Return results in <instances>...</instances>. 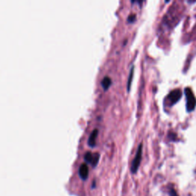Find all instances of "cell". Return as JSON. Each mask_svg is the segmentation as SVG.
Instances as JSON below:
<instances>
[{
	"instance_id": "6da1fadb",
	"label": "cell",
	"mask_w": 196,
	"mask_h": 196,
	"mask_svg": "<svg viewBox=\"0 0 196 196\" xmlns=\"http://www.w3.org/2000/svg\"><path fill=\"white\" fill-rule=\"evenodd\" d=\"M185 98H186V110L188 112H192L196 106V98L190 87L185 89Z\"/></svg>"
},
{
	"instance_id": "7a4b0ae2",
	"label": "cell",
	"mask_w": 196,
	"mask_h": 196,
	"mask_svg": "<svg viewBox=\"0 0 196 196\" xmlns=\"http://www.w3.org/2000/svg\"><path fill=\"white\" fill-rule=\"evenodd\" d=\"M142 143L139 145L138 149L137 150V153H136L135 157H134L133 162L131 164V172L132 173H136L138 170L140 165L141 162V159H142Z\"/></svg>"
},
{
	"instance_id": "3957f363",
	"label": "cell",
	"mask_w": 196,
	"mask_h": 196,
	"mask_svg": "<svg viewBox=\"0 0 196 196\" xmlns=\"http://www.w3.org/2000/svg\"><path fill=\"white\" fill-rule=\"evenodd\" d=\"M100 156H101V155L98 152H92L91 151H87L84 154V157L87 162L90 163L93 166H97V162H99Z\"/></svg>"
},
{
	"instance_id": "277c9868",
	"label": "cell",
	"mask_w": 196,
	"mask_h": 196,
	"mask_svg": "<svg viewBox=\"0 0 196 196\" xmlns=\"http://www.w3.org/2000/svg\"><path fill=\"white\" fill-rule=\"evenodd\" d=\"M182 96V93L181 90H179V89H175V90H173L168 94L167 98L168 101H169L170 104H171V105H174V104H176L178 101H180Z\"/></svg>"
},
{
	"instance_id": "5b68a950",
	"label": "cell",
	"mask_w": 196,
	"mask_h": 196,
	"mask_svg": "<svg viewBox=\"0 0 196 196\" xmlns=\"http://www.w3.org/2000/svg\"><path fill=\"white\" fill-rule=\"evenodd\" d=\"M79 175H80V178L83 180H87L89 175V168L87 163H82L79 167L78 170Z\"/></svg>"
},
{
	"instance_id": "8992f818",
	"label": "cell",
	"mask_w": 196,
	"mask_h": 196,
	"mask_svg": "<svg viewBox=\"0 0 196 196\" xmlns=\"http://www.w3.org/2000/svg\"><path fill=\"white\" fill-rule=\"evenodd\" d=\"M98 134V129L95 128L91 131V133L90 134L88 137V144L90 146V147H94L96 145V139H97Z\"/></svg>"
},
{
	"instance_id": "52a82bcc",
	"label": "cell",
	"mask_w": 196,
	"mask_h": 196,
	"mask_svg": "<svg viewBox=\"0 0 196 196\" xmlns=\"http://www.w3.org/2000/svg\"><path fill=\"white\" fill-rule=\"evenodd\" d=\"M111 83H112V80H111V78L109 76L104 77L102 80H101V85H102V87L104 89L108 88L111 86Z\"/></svg>"
},
{
	"instance_id": "ba28073f",
	"label": "cell",
	"mask_w": 196,
	"mask_h": 196,
	"mask_svg": "<svg viewBox=\"0 0 196 196\" xmlns=\"http://www.w3.org/2000/svg\"><path fill=\"white\" fill-rule=\"evenodd\" d=\"M133 71H134V67L133 66L131 68H130V75H129V77H128V81H127V90L128 91L130 90V87H131L132 80H133Z\"/></svg>"
},
{
	"instance_id": "9c48e42d",
	"label": "cell",
	"mask_w": 196,
	"mask_h": 196,
	"mask_svg": "<svg viewBox=\"0 0 196 196\" xmlns=\"http://www.w3.org/2000/svg\"><path fill=\"white\" fill-rule=\"evenodd\" d=\"M136 17L137 16H136L135 14H130L128 16V18H127V21L130 23H133V22L136 21Z\"/></svg>"
},
{
	"instance_id": "30bf717a",
	"label": "cell",
	"mask_w": 196,
	"mask_h": 196,
	"mask_svg": "<svg viewBox=\"0 0 196 196\" xmlns=\"http://www.w3.org/2000/svg\"><path fill=\"white\" fill-rule=\"evenodd\" d=\"M168 194H169L170 196H178V194H177L176 191H175V189H173V188L170 189L169 192H168Z\"/></svg>"
}]
</instances>
